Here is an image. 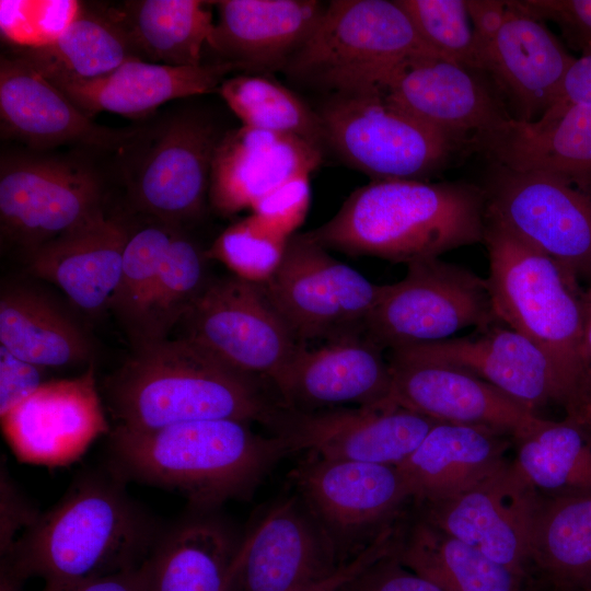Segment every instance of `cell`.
<instances>
[{"mask_svg":"<svg viewBox=\"0 0 591 591\" xmlns=\"http://www.w3.org/2000/svg\"><path fill=\"white\" fill-rule=\"evenodd\" d=\"M486 195L465 182L371 181L305 234L326 250L410 264L484 241Z\"/></svg>","mask_w":591,"mask_h":591,"instance_id":"obj_1","label":"cell"},{"mask_svg":"<svg viewBox=\"0 0 591 591\" xmlns=\"http://www.w3.org/2000/svg\"><path fill=\"white\" fill-rule=\"evenodd\" d=\"M117 425L155 430L183 422L236 419L271 427L281 402L246 374L188 338L134 348L104 383Z\"/></svg>","mask_w":591,"mask_h":591,"instance_id":"obj_2","label":"cell"},{"mask_svg":"<svg viewBox=\"0 0 591 591\" xmlns=\"http://www.w3.org/2000/svg\"><path fill=\"white\" fill-rule=\"evenodd\" d=\"M251 422L210 419L155 430L119 425L109 432L111 461L118 476L186 496L199 507L250 498L264 477L291 453L276 434Z\"/></svg>","mask_w":591,"mask_h":591,"instance_id":"obj_3","label":"cell"},{"mask_svg":"<svg viewBox=\"0 0 591 591\" xmlns=\"http://www.w3.org/2000/svg\"><path fill=\"white\" fill-rule=\"evenodd\" d=\"M486 279L496 317L552 362L591 425V358L577 278L554 259L486 218Z\"/></svg>","mask_w":591,"mask_h":591,"instance_id":"obj_4","label":"cell"},{"mask_svg":"<svg viewBox=\"0 0 591 591\" xmlns=\"http://www.w3.org/2000/svg\"><path fill=\"white\" fill-rule=\"evenodd\" d=\"M146 530L136 508L115 485L85 480L37 517L1 563L43 591H72L94 578L141 565Z\"/></svg>","mask_w":591,"mask_h":591,"instance_id":"obj_5","label":"cell"},{"mask_svg":"<svg viewBox=\"0 0 591 591\" xmlns=\"http://www.w3.org/2000/svg\"><path fill=\"white\" fill-rule=\"evenodd\" d=\"M417 58L440 57L397 0H333L283 72L302 85L350 93L380 89Z\"/></svg>","mask_w":591,"mask_h":591,"instance_id":"obj_6","label":"cell"},{"mask_svg":"<svg viewBox=\"0 0 591 591\" xmlns=\"http://www.w3.org/2000/svg\"><path fill=\"white\" fill-rule=\"evenodd\" d=\"M224 132L193 109L169 112L139 125L117 151L134 207L178 227L199 219L209 201L212 160Z\"/></svg>","mask_w":591,"mask_h":591,"instance_id":"obj_7","label":"cell"},{"mask_svg":"<svg viewBox=\"0 0 591 591\" xmlns=\"http://www.w3.org/2000/svg\"><path fill=\"white\" fill-rule=\"evenodd\" d=\"M317 113L326 146L371 181H426L467 148L397 108L379 89L332 93Z\"/></svg>","mask_w":591,"mask_h":591,"instance_id":"obj_8","label":"cell"},{"mask_svg":"<svg viewBox=\"0 0 591 591\" xmlns=\"http://www.w3.org/2000/svg\"><path fill=\"white\" fill-rule=\"evenodd\" d=\"M103 216V181L88 158L28 149L2 151V241L18 246L28 256Z\"/></svg>","mask_w":591,"mask_h":591,"instance_id":"obj_9","label":"cell"},{"mask_svg":"<svg viewBox=\"0 0 591 591\" xmlns=\"http://www.w3.org/2000/svg\"><path fill=\"white\" fill-rule=\"evenodd\" d=\"M495 320L487 280L436 257L408 264L402 280L383 286L363 333L394 349L450 339L470 326L486 329Z\"/></svg>","mask_w":591,"mask_h":591,"instance_id":"obj_10","label":"cell"},{"mask_svg":"<svg viewBox=\"0 0 591 591\" xmlns=\"http://www.w3.org/2000/svg\"><path fill=\"white\" fill-rule=\"evenodd\" d=\"M263 286L304 344L363 332L384 285L372 283L305 233H296L279 268Z\"/></svg>","mask_w":591,"mask_h":591,"instance_id":"obj_11","label":"cell"},{"mask_svg":"<svg viewBox=\"0 0 591 591\" xmlns=\"http://www.w3.org/2000/svg\"><path fill=\"white\" fill-rule=\"evenodd\" d=\"M486 218L578 277L591 278V197L544 172L493 164Z\"/></svg>","mask_w":591,"mask_h":591,"instance_id":"obj_12","label":"cell"},{"mask_svg":"<svg viewBox=\"0 0 591 591\" xmlns=\"http://www.w3.org/2000/svg\"><path fill=\"white\" fill-rule=\"evenodd\" d=\"M188 337L231 367L275 384L301 343L263 285L210 279L182 321Z\"/></svg>","mask_w":591,"mask_h":591,"instance_id":"obj_13","label":"cell"},{"mask_svg":"<svg viewBox=\"0 0 591 591\" xmlns=\"http://www.w3.org/2000/svg\"><path fill=\"white\" fill-rule=\"evenodd\" d=\"M540 495L513 462L444 499L417 505L418 517L528 577ZM530 581V580H529Z\"/></svg>","mask_w":591,"mask_h":591,"instance_id":"obj_14","label":"cell"},{"mask_svg":"<svg viewBox=\"0 0 591 591\" xmlns=\"http://www.w3.org/2000/svg\"><path fill=\"white\" fill-rule=\"evenodd\" d=\"M439 421L384 402L371 406L298 410L281 406L270 428L291 452L325 460L398 465Z\"/></svg>","mask_w":591,"mask_h":591,"instance_id":"obj_15","label":"cell"},{"mask_svg":"<svg viewBox=\"0 0 591 591\" xmlns=\"http://www.w3.org/2000/svg\"><path fill=\"white\" fill-rule=\"evenodd\" d=\"M298 496L344 560L346 547L395 522L412 500L397 465L325 460L313 456L292 473Z\"/></svg>","mask_w":591,"mask_h":591,"instance_id":"obj_16","label":"cell"},{"mask_svg":"<svg viewBox=\"0 0 591 591\" xmlns=\"http://www.w3.org/2000/svg\"><path fill=\"white\" fill-rule=\"evenodd\" d=\"M475 43L476 71L489 76L521 121L538 119L556 102L576 59L523 1H507L499 26Z\"/></svg>","mask_w":591,"mask_h":591,"instance_id":"obj_17","label":"cell"},{"mask_svg":"<svg viewBox=\"0 0 591 591\" xmlns=\"http://www.w3.org/2000/svg\"><path fill=\"white\" fill-rule=\"evenodd\" d=\"M389 402L442 422L506 432L517 440L543 418L496 386L460 368L391 349Z\"/></svg>","mask_w":591,"mask_h":591,"instance_id":"obj_18","label":"cell"},{"mask_svg":"<svg viewBox=\"0 0 591 591\" xmlns=\"http://www.w3.org/2000/svg\"><path fill=\"white\" fill-rule=\"evenodd\" d=\"M299 496L271 508L237 548L229 591H298L344 563Z\"/></svg>","mask_w":591,"mask_h":591,"instance_id":"obj_19","label":"cell"},{"mask_svg":"<svg viewBox=\"0 0 591 591\" xmlns=\"http://www.w3.org/2000/svg\"><path fill=\"white\" fill-rule=\"evenodd\" d=\"M477 73L444 59L417 58L379 90L397 108L468 148L512 118L496 89Z\"/></svg>","mask_w":591,"mask_h":591,"instance_id":"obj_20","label":"cell"},{"mask_svg":"<svg viewBox=\"0 0 591 591\" xmlns=\"http://www.w3.org/2000/svg\"><path fill=\"white\" fill-rule=\"evenodd\" d=\"M1 137L47 152L74 146L85 152L118 151L139 130L109 128L83 114L55 84L11 51L0 58Z\"/></svg>","mask_w":591,"mask_h":591,"instance_id":"obj_21","label":"cell"},{"mask_svg":"<svg viewBox=\"0 0 591 591\" xmlns=\"http://www.w3.org/2000/svg\"><path fill=\"white\" fill-rule=\"evenodd\" d=\"M397 348L465 370L535 414L538 408L558 405L566 417L584 422L578 401L548 358L510 327L491 325L476 336Z\"/></svg>","mask_w":591,"mask_h":591,"instance_id":"obj_22","label":"cell"},{"mask_svg":"<svg viewBox=\"0 0 591 591\" xmlns=\"http://www.w3.org/2000/svg\"><path fill=\"white\" fill-rule=\"evenodd\" d=\"M3 433L24 462L65 465L111 432L96 386L95 367L79 376L46 381L1 417Z\"/></svg>","mask_w":591,"mask_h":591,"instance_id":"obj_23","label":"cell"},{"mask_svg":"<svg viewBox=\"0 0 591 591\" xmlns=\"http://www.w3.org/2000/svg\"><path fill=\"white\" fill-rule=\"evenodd\" d=\"M363 332L317 348L299 347L274 384L283 406L298 410L371 406L389 401L391 368Z\"/></svg>","mask_w":591,"mask_h":591,"instance_id":"obj_24","label":"cell"},{"mask_svg":"<svg viewBox=\"0 0 591 591\" xmlns=\"http://www.w3.org/2000/svg\"><path fill=\"white\" fill-rule=\"evenodd\" d=\"M207 46L215 62L250 74L283 71L314 31L326 4L316 0L213 1Z\"/></svg>","mask_w":591,"mask_h":591,"instance_id":"obj_25","label":"cell"},{"mask_svg":"<svg viewBox=\"0 0 591 591\" xmlns=\"http://www.w3.org/2000/svg\"><path fill=\"white\" fill-rule=\"evenodd\" d=\"M323 150L298 137L247 126L229 129L212 160L208 202L229 217L252 207L290 178L312 174Z\"/></svg>","mask_w":591,"mask_h":591,"instance_id":"obj_26","label":"cell"},{"mask_svg":"<svg viewBox=\"0 0 591 591\" xmlns=\"http://www.w3.org/2000/svg\"><path fill=\"white\" fill-rule=\"evenodd\" d=\"M475 149L491 164L548 173L591 197V106L556 103L534 121L511 118Z\"/></svg>","mask_w":591,"mask_h":591,"instance_id":"obj_27","label":"cell"},{"mask_svg":"<svg viewBox=\"0 0 591 591\" xmlns=\"http://www.w3.org/2000/svg\"><path fill=\"white\" fill-rule=\"evenodd\" d=\"M128 234L121 219L103 216L30 254L28 270L57 286L78 310L100 315L111 308Z\"/></svg>","mask_w":591,"mask_h":591,"instance_id":"obj_28","label":"cell"},{"mask_svg":"<svg viewBox=\"0 0 591 591\" xmlns=\"http://www.w3.org/2000/svg\"><path fill=\"white\" fill-rule=\"evenodd\" d=\"M233 70L230 65L215 61L175 67L130 60L94 79L44 77L89 118L102 112L138 118L172 100L218 92Z\"/></svg>","mask_w":591,"mask_h":591,"instance_id":"obj_29","label":"cell"},{"mask_svg":"<svg viewBox=\"0 0 591 591\" xmlns=\"http://www.w3.org/2000/svg\"><path fill=\"white\" fill-rule=\"evenodd\" d=\"M509 437L483 426L437 422L397 465L412 500L431 502L475 485L507 462Z\"/></svg>","mask_w":591,"mask_h":591,"instance_id":"obj_30","label":"cell"},{"mask_svg":"<svg viewBox=\"0 0 591 591\" xmlns=\"http://www.w3.org/2000/svg\"><path fill=\"white\" fill-rule=\"evenodd\" d=\"M528 577L535 591H591V491L540 495Z\"/></svg>","mask_w":591,"mask_h":591,"instance_id":"obj_31","label":"cell"},{"mask_svg":"<svg viewBox=\"0 0 591 591\" xmlns=\"http://www.w3.org/2000/svg\"><path fill=\"white\" fill-rule=\"evenodd\" d=\"M0 345L44 369L91 364L95 351L92 338L72 315L25 285L1 290Z\"/></svg>","mask_w":591,"mask_h":591,"instance_id":"obj_32","label":"cell"},{"mask_svg":"<svg viewBox=\"0 0 591 591\" xmlns=\"http://www.w3.org/2000/svg\"><path fill=\"white\" fill-rule=\"evenodd\" d=\"M45 77L94 79L126 61L142 60L124 26L109 8L78 4L68 25L51 40L35 46L12 47Z\"/></svg>","mask_w":591,"mask_h":591,"instance_id":"obj_33","label":"cell"},{"mask_svg":"<svg viewBox=\"0 0 591 591\" xmlns=\"http://www.w3.org/2000/svg\"><path fill=\"white\" fill-rule=\"evenodd\" d=\"M396 556L442 591H535L528 578L418 515L405 526Z\"/></svg>","mask_w":591,"mask_h":591,"instance_id":"obj_34","label":"cell"},{"mask_svg":"<svg viewBox=\"0 0 591 591\" xmlns=\"http://www.w3.org/2000/svg\"><path fill=\"white\" fill-rule=\"evenodd\" d=\"M213 1L130 0L109 8L143 61L175 67L202 65L213 27Z\"/></svg>","mask_w":591,"mask_h":591,"instance_id":"obj_35","label":"cell"},{"mask_svg":"<svg viewBox=\"0 0 591 591\" xmlns=\"http://www.w3.org/2000/svg\"><path fill=\"white\" fill-rule=\"evenodd\" d=\"M237 548L228 533L207 521L175 532L143 560L150 591H229Z\"/></svg>","mask_w":591,"mask_h":591,"instance_id":"obj_36","label":"cell"},{"mask_svg":"<svg viewBox=\"0 0 591 591\" xmlns=\"http://www.w3.org/2000/svg\"><path fill=\"white\" fill-rule=\"evenodd\" d=\"M520 473L541 496L591 491V426L566 417L543 420L514 440Z\"/></svg>","mask_w":591,"mask_h":591,"instance_id":"obj_37","label":"cell"},{"mask_svg":"<svg viewBox=\"0 0 591 591\" xmlns=\"http://www.w3.org/2000/svg\"><path fill=\"white\" fill-rule=\"evenodd\" d=\"M218 92L243 126L298 137L322 150L326 146L317 111L267 74L227 78Z\"/></svg>","mask_w":591,"mask_h":591,"instance_id":"obj_38","label":"cell"},{"mask_svg":"<svg viewBox=\"0 0 591 591\" xmlns=\"http://www.w3.org/2000/svg\"><path fill=\"white\" fill-rule=\"evenodd\" d=\"M177 228L149 218L143 225L129 229L120 278L109 310L126 332L132 348L143 341L159 273Z\"/></svg>","mask_w":591,"mask_h":591,"instance_id":"obj_39","label":"cell"},{"mask_svg":"<svg viewBox=\"0 0 591 591\" xmlns=\"http://www.w3.org/2000/svg\"><path fill=\"white\" fill-rule=\"evenodd\" d=\"M207 260L206 251L177 228L162 262L141 345L167 339L184 320L210 281Z\"/></svg>","mask_w":591,"mask_h":591,"instance_id":"obj_40","label":"cell"},{"mask_svg":"<svg viewBox=\"0 0 591 591\" xmlns=\"http://www.w3.org/2000/svg\"><path fill=\"white\" fill-rule=\"evenodd\" d=\"M288 241L252 213L220 233L206 257L220 262L240 279L265 285L279 268Z\"/></svg>","mask_w":591,"mask_h":591,"instance_id":"obj_41","label":"cell"},{"mask_svg":"<svg viewBox=\"0 0 591 591\" xmlns=\"http://www.w3.org/2000/svg\"><path fill=\"white\" fill-rule=\"evenodd\" d=\"M422 40L447 61L476 71V43L466 0H397Z\"/></svg>","mask_w":591,"mask_h":591,"instance_id":"obj_42","label":"cell"},{"mask_svg":"<svg viewBox=\"0 0 591 591\" xmlns=\"http://www.w3.org/2000/svg\"><path fill=\"white\" fill-rule=\"evenodd\" d=\"M310 204V174H302L265 195L251 210L269 230L289 239L304 222Z\"/></svg>","mask_w":591,"mask_h":591,"instance_id":"obj_43","label":"cell"},{"mask_svg":"<svg viewBox=\"0 0 591 591\" xmlns=\"http://www.w3.org/2000/svg\"><path fill=\"white\" fill-rule=\"evenodd\" d=\"M523 3L535 16L554 22L580 55L591 53V0H525Z\"/></svg>","mask_w":591,"mask_h":591,"instance_id":"obj_44","label":"cell"},{"mask_svg":"<svg viewBox=\"0 0 591 591\" xmlns=\"http://www.w3.org/2000/svg\"><path fill=\"white\" fill-rule=\"evenodd\" d=\"M396 549L371 564L340 591H442L405 567L398 560Z\"/></svg>","mask_w":591,"mask_h":591,"instance_id":"obj_45","label":"cell"},{"mask_svg":"<svg viewBox=\"0 0 591 591\" xmlns=\"http://www.w3.org/2000/svg\"><path fill=\"white\" fill-rule=\"evenodd\" d=\"M44 368L19 358L0 345V416L31 396L46 381Z\"/></svg>","mask_w":591,"mask_h":591,"instance_id":"obj_46","label":"cell"},{"mask_svg":"<svg viewBox=\"0 0 591 591\" xmlns=\"http://www.w3.org/2000/svg\"><path fill=\"white\" fill-rule=\"evenodd\" d=\"M398 535L394 526H386L378 533L360 552L344 563L329 577L298 591H340L361 571L397 547Z\"/></svg>","mask_w":591,"mask_h":591,"instance_id":"obj_47","label":"cell"},{"mask_svg":"<svg viewBox=\"0 0 591 591\" xmlns=\"http://www.w3.org/2000/svg\"><path fill=\"white\" fill-rule=\"evenodd\" d=\"M556 103L591 106V53L576 57L566 73Z\"/></svg>","mask_w":591,"mask_h":591,"instance_id":"obj_48","label":"cell"},{"mask_svg":"<svg viewBox=\"0 0 591 591\" xmlns=\"http://www.w3.org/2000/svg\"><path fill=\"white\" fill-rule=\"evenodd\" d=\"M72 591H150L143 563L89 580Z\"/></svg>","mask_w":591,"mask_h":591,"instance_id":"obj_49","label":"cell"},{"mask_svg":"<svg viewBox=\"0 0 591 591\" xmlns=\"http://www.w3.org/2000/svg\"><path fill=\"white\" fill-rule=\"evenodd\" d=\"M24 581L25 579L12 570L7 564L1 563L0 591H24Z\"/></svg>","mask_w":591,"mask_h":591,"instance_id":"obj_50","label":"cell"},{"mask_svg":"<svg viewBox=\"0 0 591 591\" xmlns=\"http://www.w3.org/2000/svg\"><path fill=\"white\" fill-rule=\"evenodd\" d=\"M583 304L587 323H591V287L587 291V293L583 294Z\"/></svg>","mask_w":591,"mask_h":591,"instance_id":"obj_51","label":"cell"},{"mask_svg":"<svg viewBox=\"0 0 591 591\" xmlns=\"http://www.w3.org/2000/svg\"><path fill=\"white\" fill-rule=\"evenodd\" d=\"M586 346H587L588 354L591 358V323H587V327H586Z\"/></svg>","mask_w":591,"mask_h":591,"instance_id":"obj_52","label":"cell"}]
</instances>
